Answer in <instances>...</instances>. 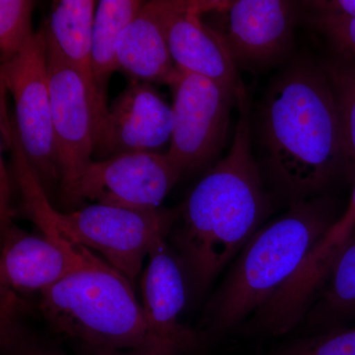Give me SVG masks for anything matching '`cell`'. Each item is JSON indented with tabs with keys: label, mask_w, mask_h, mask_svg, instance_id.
<instances>
[{
	"label": "cell",
	"mask_w": 355,
	"mask_h": 355,
	"mask_svg": "<svg viewBox=\"0 0 355 355\" xmlns=\"http://www.w3.org/2000/svg\"><path fill=\"white\" fill-rule=\"evenodd\" d=\"M239 110L234 140L225 158L209 170L177 209L168 238L191 289L202 293L246 246L270 211L251 137L245 87L236 95Z\"/></svg>",
	"instance_id": "6da1fadb"
},
{
	"label": "cell",
	"mask_w": 355,
	"mask_h": 355,
	"mask_svg": "<svg viewBox=\"0 0 355 355\" xmlns=\"http://www.w3.org/2000/svg\"><path fill=\"white\" fill-rule=\"evenodd\" d=\"M266 176L291 205L321 197L345 169L333 93L321 65L296 62L270 84L259 112Z\"/></svg>",
	"instance_id": "7a4b0ae2"
},
{
	"label": "cell",
	"mask_w": 355,
	"mask_h": 355,
	"mask_svg": "<svg viewBox=\"0 0 355 355\" xmlns=\"http://www.w3.org/2000/svg\"><path fill=\"white\" fill-rule=\"evenodd\" d=\"M336 219L333 202L318 197L291 205L263 225L210 299L203 317L207 336L226 335L261 310L295 275Z\"/></svg>",
	"instance_id": "3957f363"
},
{
	"label": "cell",
	"mask_w": 355,
	"mask_h": 355,
	"mask_svg": "<svg viewBox=\"0 0 355 355\" xmlns=\"http://www.w3.org/2000/svg\"><path fill=\"white\" fill-rule=\"evenodd\" d=\"M39 305L53 330L83 347L181 355L151 334L132 284L106 261L44 289Z\"/></svg>",
	"instance_id": "277c9868"
},
{
	"label": "cell",
	"mask_w": 355,
	"mask_h": 355,
	"mask_svg": "<svg viewBox=\"0 0 355 355\" xmlns=\"http://www.w3.org/2000/svg\"><path fill=\"white\" fill-rule=\"evenodd\" d=\"M51 216L67 237L101 254L133 284L153 248L168 239L177 209L141 210L92 203L69 212L51 207Z\"/></svg>",
	"instance_id": "5b68a950"
},
{
	"label": "cell",
	"mask_w": 355,
	"mask_h": 355,
	"mask_svg": "<svg viewBox=\"0 0 355 355\" xmlns=\"http://www.w3.org/2000/svg\"><path fill=\"white\" fill-rule=\"evenodd\" d=\"M183 173L168 153L119 154L92 161L60 195L65 207L89 200L125 209H158Z\"/></svg>",
	"instance_id": "8992f818"
},
{
	"label": "cell",
	"mask_w": 355,
	"mask_h": 355,
	"mask_svg": "<svg viewBox=\"0 0 355 355\" xmlns=\"http://www.w3.org/2000/svg\"><path fill=\"white\" fill-rule=\"evenodd\" d=\"M0 76L13 96L16 137L28 163L43 188L60 184L43 29L17 57L1 64Z\"/></svg>",
	"instance_id": "52a82bcc"
},
{
	"label": "cell",
	"mask_w": 355,
	"mask_h": 355,
	"mask_svg": "<svg viewBox=\"0 0 355 355\" xmlns=\"http://www.w3.org/2000/svg\"><path fill=\"white\" fill-rule=\"evenodd\" d=\"M46 60L62 191L92 162L96 135L108 105L76 67L49 53Z\"/></svg>",
	"instance_id": "ba28073f"
},
{
	"label": "cell",
	"mask_w": 355,
	"mask_h": 355,
	"mask_svg": "<svg viewBox=\"0 0 355 355\" xmlns=\"http://www.w3.org/2000/svg\"><path fill=\"white\" fill-rule=\"evenodd\" d=\"M173 93V130L168 151L184 172L207 164L227 137L234 92L214 80L177 69Z\"/></svg>",
	"instance_id": "9c48e42d"
},
{
	"label": "cell",
	"mask_w": 355,
	"mask_h": 355,
	"mask_svg": "<svg viewBox=\"0 0 355 355\" xmlns=\"http://www.w3.org/2000/svg\"><path fill=\"white\" fill-rule=\"evenodd\" d=\"M1 286L17 291H44L85 266L105 261L64 233L29 234L12 220L1 223Z\"/></svg>",
	"instance_id": "30bf717a"
},
{
	"label": "cell",
	"mask_w": 355,
	"mask_h": 355,
	"mask_svg": "<svg viewBox=\"0 0 355 355\" xmlns=\"http://www.w3.org/2000/svg\"><path fill=\"white\" fill-rule=\"evenodd\" d=\"M229 1L168 0L166 37L175 67L220 84L237 94L243 87L223 36L202 21V13L226 10Z\"/></svg>",
	"instance_id": "8fae6325"
},
{
	"label": "cell",
	"mask_w": 355,
	"mask_h": 355,
	"mask_svg": "<svg viewBox=\"0 0 355 355\" xmlns=\"http://www.w3.org/2000/svg\"><path fill=\"white\" fill-rule=\"evenodd\" d=\"M172 130V107L150 83L133 80L108 107L97 130L95 151L109 157L156 153L171 139Z\"/></svg>",
	"instance_id": "7c38bea8"
},
{
	"label": "cell",
	"mask_w": 355,
	"mask_h": 355,
	"mask_svg": "<svg viewBox=\"0 0 355 355\" xmlns=\"http://www.w3.org/2000/svg\"><path fill=\"white\" fill-rule=\"evenodd\" d=\"M226 11L228 32L222 36L236 65L263 67L286 55L297 16L293 2L238 0Z\"/></svg>",
	"instance_id": "4fadbf2b"
},
{
	"label": "cell",
	"mask_w": 355,
	"mask_h": 355,
	"mask_svg": "<svg viewBox=\"0 0 355 355\" xmlns=\"http://www.w3.org/2000/svg\"><path fill=\"white\" fill-rule=\"evenodd\" d=\"M167 240L159 242L149 254L141 279V306L151 334L182 354L195 349L200 342L197 334L180 321L188 280Z\"/></svg>",
	"instance_id": "5bb4252c"
},
{
	"label": "cell",
	"mask_w": 355,
	"mask_h": 355,
	"mask_svg": "<svg viewBox=\"0 0 355 355\" xmlns=\"http://www.w3.org/2000/svg\"><path fill=\"white\" fill-rule=\"evenodd\" d=\"M168 0L146 2L119 40L120 69L133 80L170 86L176 76L166 37Z\"/></svg>",
	"instance_id": "9a60e30c"
},
{
	"label": "cell",
	"mask_w": 355,
	"mask_h": 355,
	"mask_svg": "<svg viewBox=\"0 0 355 355\" xmlns=\"http://www.w3.org/2000/svg\"><path fill=\"white\" fill-rule=\"evenodd\" d=\"M97 6L93 0L55 1L43 29L46 53L76 67L94 86L91 53Z\"/></svg>",
	"instance_id": "2e32d148"
},
{
	"label": "cell",
	"mask_w": 355,
	"mask_h": 355,
	"mask_svg": "<svg viewBox=\"0 0 355 355\" xmlns=\"http://www.w3.org/2000/svg\"><path fill=\"white\" fill-rule=\"evenodd\" d=\"M146 1L140 0H101L96 9L93 30L91 67L93 79L100 96L107 101L110 77L120 69L118 62L119 40Z\"/></svg>",
	"instance_id": "e0dca14e"
},
{
	"label": "cell",
	"mask_w": 355,
	"mask_h": 355,
	"mask_svg": "<svg viewBox=\"0 0 355 355\" xmlns=\"http://www.w3.org/2000/svg\"><path fill=\"white\" fill-rule=\"evenodd\" d=\"M307 317L311 326L327 330L355 321V237L336 259Z\"/></svg>",
	"instance_id": "ac0fdd59"
},
{
	"label": "cell",
	"mask_w": 355,
	"mask_h": 355,
	"mask_svg": "<svg viewBox=\"0 0 355 355\" xmlns=\"http://www.w3.org/2000/svg\"><path fill=\"white\" fill-rule=\"evenodd\" d=\"M335 101L345 170L355 176V60L338 57L321 64Z\"/></svg>",
	"instance_id": "d6986e66"
},
{
	"label": "cell",
	"mask_w": 355,
	"mask_h": 355,
	"mask_svg": "<svg viewBox=\"0 0 355 355\" xmlns=\"http://www.w3.org/2000/svg\"><path fill=\"white\" fill-rule=\"evenodd\" d=\"M355 237V187L347 210L338 217L306 259V272L322 279Z\"/></svg>",
	"instance_id": "ffe728a7"
},
{
	"label": "cell",
	"mask_w": 355,
	"mask_h": 355,
	"mask_svg": "<svg viewBox=\"0 0 355 355\" xmlns=\"http://www.w3.org/2000/svg\"><path fill=\"white\" fill-rule=\"evenodd\" d=\"M31 0H0V53L1 62H9L24 50L36 33L32 29Z\"/></svg>",
	"instance_id": "44dd1931"
},
{
	"label": "cell",
	"mask_w": 355,
	"mask_h": 355,
	"mask_svg": "<svg viewBox=\"0 0 355 355\" xmlns=\"http://www.w3.org/2000/svg\"><path fill=\"white\" fill-rule=\"evenodd\" d=\"M275 355H355V326L319 331Z\"/></svg>",
	"instance_id": "7402d4cb"
},
{
	"label": "cell",
	"mask_w": 355,
	"mask_h": 355,
	"mask_svg": "<svg viewBox=\"0 0 355 355\" xmlns=\"http://www.w3.org/2000/svg\"><path fill=\"white\" fill-rule=\"evenodd\" d=\"M312 20L333 44L338 57L355 60V16L318 12Z\"/></svg>",
	"instance_id": "603a6c76"
},
{
	"label": "cell",
	"mask_w": 355,
	"mask_h": 355,
	"mask_svg": "<svg viewBox=\"0 0 355 355\" xmlns=\"http://www.w3.org/2000/svg\"><path fill=\"white\" fill-rule=\"evenodd\" d=\"M4 350L7 352V355H65L57 349L37 345L35 343H29L27 340H21L20 338Z\"/></svg>",
	"instance_id": "cb8c5ba5"
},
{
	"label": "cell",
	"mask_w": 355,
	"mask_h": 355,
	"mask_svg": "<svg viewBox=\"0 0 355 355\" xmlns=\"http://www.w3.org/2000/svg\"><path fill=\"white\" fill-rule=\"evenodd\" d=\"M318 12L345 14L355 16V0H331V1H315Z\"/></svg>",
	"instance_id": "d4e9b609"
},
{
	"label": "cell",
	"mask_w": 355,
	"mask_h": 355,
	"mask_svg": "<svg viewBox=\"0 0 355 355\" xmlns=\"http://www.w3.org/2000/svg\"><path fill=\"white\" fill-rule=\"evenodd\" d=\"M86 355H150L139 352H127V350L95 349L83 347Z\"/></svg>",
	"instance_id": "484cf974"
}]
</instances>
